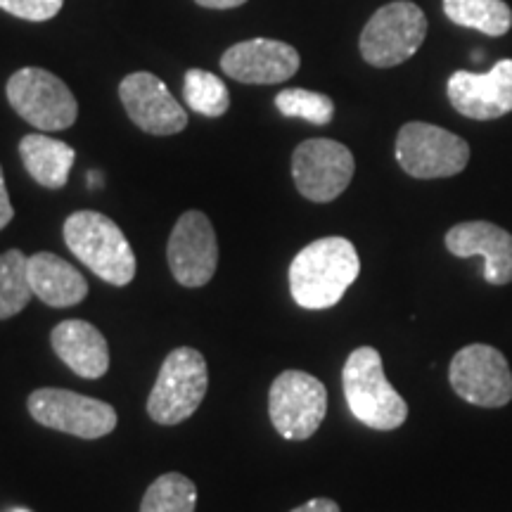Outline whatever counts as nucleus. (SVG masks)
<instances>
[{
	"mask_svg": "<svg viewBox=\"0 0 512 512\" xmlns=\"http://www.w3.org/2000/svg\"><path fill=\"white\" fill-rule=\"evenodd\" d=\"M290 512H342V510H339V505L335 501H330V498H311L309 503L299 505V508H294Z\"/></svg>",
	"mask_w": 512,
	"mask_h": 512,
	"instance_id": "bb28decb",
	"label": "nucleus"
},
{
	"mask_svg": "<svg viewBox=\"0 0 512 512\" xmlns=\"http://www.w3.org/2000/svg\"><path fill=\"white\" fill-rule=\"evenodd\" d=\"M356 162L347 145L330 138L304 140L292 155V178L306 200H337L354 178Z\"/></svg>",
	"mask_w": 512,
	"mask_h": 512,
	"instance_id": "9b49d317",
	"label": "nucleus"
},
{
	"mask_svg": "<svg viewBox=\"0 0 512 512\" xmlns=\"http://www.w3.org/2000/svg\"><path fill=\"white\" fill-rule=\"evenodd\" d=\"M448 100L467 119L489 121L512 112V60H501L486 74L456 72L448 79Z\"/></svg>",
	"mask_w": 512,
	"mask_h": 512,
	"instance_id": "4468645a",
	"label": "nucleus"
},
{
	"mask_svg": "<svg viewBox=\"0 0 512 512\" xmlns=\"http://www.w3.org/2000/svg\"><path fill=\"white\" fill-rule=\"evenodd\" d=\"M166 259L176 283L190 290L204 287L214 278L219 266V240L207 214L190 209L178 216L166 245Z\"/></svg>",
	"mask_w": 512,
	"mask_h": 512,
	"instance_id": "f8f14e48",
	"label": "nucleus"
},
{
	"mask_svg": "<svg viewBox=\"0 0 512 512\" xmlns=\"http://www.w3.org/2000/svg\"><path fill=\"white\" fill-rule=\"evenodd\" d=\"M197 486L181 472H166L145 491L140 512H195Z\"/></svg>",
	"mask_w": 512,
	"mask_h": 512,
	"instance_id": "4be33fe9",
	"label": "nucleus"
},
{
	"mask_svg": "<svg viewBox=\"0 0 512 512\" xmlns=\"http://www.w3.org/2000/svg\"><path fill=\"white\" fill-rule=\"evenodd\" d=\"M361 259L347 238H320L290 264V292L302 309H332L356 283Z\"/></svg>",
	"mask_w": 512,
	"mask_h": 512,
	"instance_id": "f257e3e1",
	"label": "nucleus"
},
{
	"mask_svg": "<svg viewBox=\"0 0 512 512\" xmlns=\"http://www.w3.org/2000/svg\"><path fill=\"white\" fill-rule=\"evenodd\" d=\"M183 95L192 112L202 117H223L230 107V95L221 76L204 72V69H188L183 79Z\"/></svg>",
	"mask_w": 512,
	"mask_h": 512,
	"instance_id": "5701e85b",
	"label": "nucleus"
},
{
	"mask_svg": "<svg viewBox=\"0 0 512 512\" xmlns=\"http://www.w3.org/2000/svg\"><path fill=\"white\" fill-rule=\"evenodd\" d=\"M64 242L69 252L105 283L126 287L136 278V254L110 216L88 209L74 211L64 221Z\"/></svg>",
	"mask_w": 512,
	"mask_h": 512,
	"instance_id": "f03ea898",
	"label": "nucleus"
},
{
	"mask_svg": "<svg viewBox=\"0 0 512 512\" xmlns=\"http://www.w3.org/2000/svg\"><path fill=\"white\" fill-rule=\"evenodd\" d=\"M64 0H0V8L19 19L46 22L62 10Z\"/></svg>",
	"mask_w": 512,
	"mask_h": 512,
	"instance_id": "393cba45",
	"label": "nucleus"
},
{
	"mask_svg": "<svg viewBox=\"0 0 512 512\" xmlns=\"http://www.w3.org/2000/svg\"><path fill=\"white\" fill-rule=\"evenodd\" d=\"M344 399L354 418L370 430L392 432L408 418V403L387 380L380 351L358 347L351 351L342 370Z\"/></svg>",
	"mask_w": 512,
	"mask_h": 512,
	"instance_id": "7ed1b4c3",
	"label": "nucleus"
},
{
	"mask_svg": "<svg viewBox=\"0 0 512 512\" xmlns=\"http://www.w3.org/2000/svg\"><path fill=\"white\" fill-rule=\"evenodd\" d=\"M297 48L290 43L273 41V38H252L230 46L221 57L223 74L240 83H283L299 72Z\"/></svg>",
	"mask_w": 512,
	"mask_h": 512,
	"instance_id": "2eb2a0df",
	"label": "nucleus"
},
{
	"mask_svg": "<svg viewBox=\"0 0 512 512\" xmlns=\"http://www.w3.org/2000/svg\"><path fill=\"white\" fill-rule=\"evenodd\" d=\"M453 392L479 408H503L512 401L510 363L489 344H467L448 368Z\"/></svg>",
	"mask_w": 512,
	"mask_h": 512,
	"instance_id": "9d476101",
	"label": "nucleus"
},
{
	"mask_svg": "<svg viewBox=\"0 0 512 512\" xmlns=\"http://www.w3.org/2000/svg\"><path fill=\"white\" fill-rule=\"evenodd\" d=\"M29 259L19 249L0 254V320H8L27 309L31 302Z\"/></svg>",
	"mask_w": 512,
	"mask_h": 512,
	"instance_id": "412c9836",
	"label": "nucleus"
},
{
	"mask_svg": "<svg viewBox=\"0 0 512 512\" xmlns=\"http://www.w3.org/2000/svg\"><path fill=\"white\" fill-rule=\"evenodd\" d=\"M12 512H29V510H22V508H19V510H12Z\"/></svg>",
	"mask_w": 512,
	"mask_h": 512,
	"instance_id": "c85d7f7f",
	"label": "nucleus"
},
{
	"mask_svg": "<svg viewBox=\"0 0 512 512\" xmlns=\"http://www.w3.org/2000/svg\"><path fill=\"white\" fill-rule=\"evenodd\" d=\"M446 249L458 259L482 256L484 280L491 285L512 283V235L489 221H465L446 233Z\"/></svg>",
	"mask_w": 512,
	"mask_h": 512,
	"instance_id": "dca6fc26",
	"label": "nucleus"
},
{
	"mask_svg": "<svg viewBox=\"0 0 512 512\" xmlns=\"http://www.w3.org/2000/svg\"><path fill=\"white\" fill-rule=\"evenodd\" d=\"M425 36V12L411 0H396L368 19L361 34V55L373 67H396L418 53Z\"/></svg>",
	"mask_w": 512,
	"mask_h": 512,
	"instance_id": "39448f33",
	"label": "nucleus"
},
{
	"mask_svg": "<svg viewBox=\"0 0 512 512\" xmlns=\"http://www.w3.org/2000/svg\"><path fill=\"white\" fill-rule=\"evenodd\" d=\"M119 98L133 124L150 136H176L188 126V114L181 102L155 74H128L119 83Z\"/></svg>",
	"mask_w": 512,
	"mask_h": 512,
	"instance_id": "ddd939ff",
	"label": "nucleus"
},
{
	"mask_svg": "<svg viewBox=\"0 0 512 512\" xmlns=\"http://www.w3.org/2000/svg\"><path fill=\"white\" fill-rule=\"evenodd\" d=\"M29 285L34 297L50 309H69L88 297L86 278L53 252H38L29 259Z\"/></svg>",
	"mask_w": 512,
	"mask_h": 512,
	"instance_id": "a211bd4d",
	"label": "nucleus"
},
{
	"mask_svg": "<svg viewBox=\"0 0 512 512\" xmlns=\"http://www.w3.org/2000/svg\"><path fill=\"white\" fill-rule=\"evenodd\" d=\"M8 100L12 110L38 131H64L79 117V105L67 83L38 67H24L10 76Z\"/></svg>",
	"mask_w": 512,
	"mask_h": 512,
	"instance_id": "6e6552de",
	"label": "nucleus"
},
{
	"mask_svg": "<svg viewBox=\"0 0 512 512\" xmlns=\"http://www.w3.org/2000/svg\"><path fill=\"white\" fill-rule=\"evenodd\" d=\"M275 107L280 114L292 119H306L309 124L325 126L335 117V102L325 93L304 91V88H285L275 95Z\"/></svg>",
	"mask_w": 512,
	"mask_h": 512,
	"instance_id": "b1692460",
	"label": "nucleus"
},
{
	"mask_svg": "<svg viewBox=\"0 0 512 512\" xmlns=\"http://www.w3.org/2000/svg\"><path fill=\"white\" fill-rule=\"evenodd\" d=\"M15 219V209H12L8 188H5V178H3V169H0V230H3L8 223Z\"/></svg>",
	"mask_w": 512,
	"mask_h": 512,
	"instance_id": "a878e982",
	"label": "nucleus"
},
{
	"mask_svg": "<svg viewBox=\"0 0 512 512\" xmlns=\"http://www.w3.org/2000/svg\"><path fill=\"white\" fill-rule=\"evenodd\" d=\"M444 12L458 27L486 36H505L512 27V10L505 0H444Z\"/></svg>",
	"mask_w": 512,
	"mask_h": 512,
	"instance_id": "aec40b11",
	"label": "nucleus"
},
{
	"mask_svg": "<svg viewBox=\"0 0 512 512\" xmlns=\"http://www.w3.org/2000/svg\"><path fill=\"white\" fill-rule=\"evenodd\" d=\"M328 413V389L304 370H285L268 392V415L287 441H304L318 432Z\"/></svg>",
	"mask_w": 512,
	"mask_h": 512,
	"instance_id": "423d86ee",
	"label": "nucleus"
},
{
	"mask_svg": "<svg viewBox=\"0 0 512 512\" xmlns=\"http://www.w3.org/2000/svg\"><path fill=\"white\" fill-rule=\"evenodd\" d=\"M19 157L38 185L48 190H60L67 183L76 152L72 145L62 143V140L29 133L19 140Z\"/></svg>",
	"mask_w": 512,
	"mask_h": 512,
	"instance_id": "6ab92c4d",
	"label": "nucleus"
},
{
	"mask_svg": "<svg viewBox=\"0 0 512 512\" xmlns=\"http://www.w3.org/2000/svg\"><path fill=\"white\" fill-rule=\"evenodd\" d=\"M396 162L408 176L422 181L451 178L470 162V145L446 128L411 121L396 136Z\"/></svg>",
	"mask_w": 512,
	"mask_h": 512,
	"instance_id": "0eeeda50",
	"label": "nucleus"
},
{
	"mask_svg": "<svg viewBox=\"0 0 512 512\" xmlns=\"http://www.w3.org/2000/svg\"><path fill=\"white\" fill-rule=\"evenodd\" d=\"M195 3L209 10H230V8H240V5H245L247 0H195Z\"/></svg>",
	"mask_w": 512,
	"mask_h": 512,
	"instance_id": "cd10ccee",
	"label": "nucleus"
},
{
	"mask_svg": "<svg viewBox=\"0 0 512 512\" xmlns=\"http://www.w3.org/2000/svg\"><path fill=\"white\" fill-rule=\"evenodd\" d=\"M31 418L38 425L72 434L79 439H100L114 432L117 427V411L110 403L81 396L69 389H36L27 401Z\"/></svg>",
	"mask_w": 512,
	"mask_h": 512,
	"instance_id": "1a4fd4ad",
	"label": "nucleus"
},
{
	"mask_svg": "<svg viewBox=\"0 0 512 512\" xmlns=\"http://www.w3.org/2000/svg\"><path fill=\"white\" fill-rule=\"evenodd\" d=\"M50 344L57 358L83 380H98L110 370V347L95 325L86 320H62L55 325Z\"/></svg>",
	"mask_w": 512,
	"mask_h": 512,
	"instance_id": "f3484780",
	"label": "nucleus"
},
{
	"mask_svg": "<svg viewBox=\"0 0 512 512\" xmlns=\"http://www.w3.org/2000/svg\"><path fill=\"white\" fill-rule=\"evenodd\" d=\"M209 370L197 349L178 347L164 358L157 382L147 396V415L157 425H178L200 408L207 396Z\"/></svg>",
	"mask_w": 512,
	"mask_h": 512,
	"instance_id": "20e7f679",
	"label": "nucleus"
}]
</instances>
